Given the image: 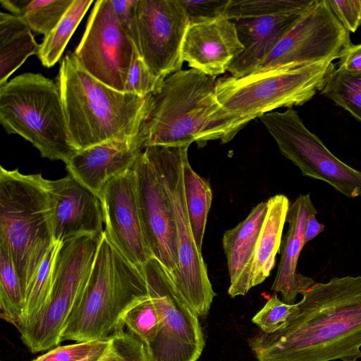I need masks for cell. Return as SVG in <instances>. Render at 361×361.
<instances>
[{
  "instance_id": "6da1fadb",
  "label": "cell",
  "mask_w": 361,
  "mask_h": 361,
  "mask_svg": "<svg viewBox=\"0 0 361 361\" xmlns=\"http://www.w3.org/2000/svg\"><path fill=\"white\" fill-rule=\"evenodd\" d=\"M281 331L249 339L258 361H357L361 357V276L334 277L300 293Z\"/></svg>"
},
{
  "instance_id": "7a4b0ae2",
  "label": "cell",
  "mask_w": 361,
  "mask_h": 361,
  "mask_svg": "<svg viewBox=\"0 0 361 361\" xmlns=\"http://www.w3.org/2000/svg\"><path fill=\"white\" fill-rule=\"evenodd\" d=\"M216 82L192 68L167 76L151 95L142 127L145 147L230 142L231 122L217 100Z\"/></svg>"
},
{
  "instance_id": "3957f363",
  "label": "cell",
  "mask_w": 361,
  "mask_h": 361,
  "mask_svg": "<svg viewBox=\"0 0 361 361\" xmlns=\"http://www.w3.org/2000/svg\"><path fill=\"white\" fill-rule=\"evenodd\" d=\"M56 84L77 151L140 133L152 94L142 97L104 84L86 72L72 53L62 59Z\"/></svg>"
},
{
  "instance_id": "277c9868",
  "label": "cell",
  "mask_w": 361,
  "mask_h": 361,
  "mask_svg": "<svg viewBox=\"0 0 361 361\" xmlns=\"http://www.w3.org/2000/svg\"><path fill=\"white\" fill-rule=\"evenodd\" d=\"M149 297L142 271L104 232L88 280L66 322L61 342L110 339L124 331L122 317L126 312Z\"/></svg>"
},
{
  "instance_id": "5b68a950",
  "label": "cell",
  "mask_w": 361,
  "mask_h": 361,
  "mask_svg": "<svg viewBox=\"0 0 361 361\" xmlns=\"http://www.w3.org/2000/svg\"><path fill=\"white\" fill-rule=\"evenodd\" d=\"M54 243L49 180L1 166L0 245L11 254L25 298Z\"/></svg>"
},
{
  "instance_id": "8992f818",
  "label": "cell",
  "mask_w": 361,
  "mask_h": 361,
  "mask_svg": "<svg viewBox=\"0 0 361 361\" xmlns=\"http://www.w3.org/2000/svg\"><path fill=\"white\" fill-rule=\"evenodd\" d=\"M332 60L277 66L216 82V98L231 122L232 139L250 121L280 107L302 105L321 92L335 68Z\"/></svg>"
},
{
  "instance_id": "52a82bcc",
  "label": "cell",
  "mask_w": 361,
  "mask_h": 361,
  "mask_svg": "<svg viewBox=\"0 0 361 361\" xmlns=\"http://www.w3.org/2000/svg\"><path fill=\"white\" fill-rule=\"evenodd\" d=\"M0 123L44 158L66 165L78 152L73 146L59 87L40 73L19 75L0 86Z\"/></svg>"
},
{
  "instance_id": "ba28073f",
  "label": "cell",
  "mask_w": 361,
  "mask_h": 361,
  "mask_svg": "<svg viewBox=\"0 0 361 361\" xmlns=\"http://www.w3.org/2000/svg\"><path fill=\"white\" fill-rule=\"evenodd\" d=\"M102 235L79 236L61 244L49 298L19 331L31 353L49 350L61 343L62 332L88 280Z\"/></svg>"
},
{
  "instance_id": "9c48e42d",
  "label": "cell",
  "mask_w": 361,
  "mask_h": 361,
  "mask_svg": "<svg viewBox=\"0 0 361 361\" xmlns=\"http://www.w3.org/2000/svg\"><path fill=\"white\" fill-rule=\"evenodd\" d=\"M172 207L178 243L179 268L172 283L176 292L199 317L207 315L216 293L209 281L202 251L195 242L183 185V165L188 145L149 146Z\"/></svg>"
},
{
  "instance_id": "30bf717a",
  "label": "cell",
  "mask_w": 361,
  "mask_h": 361,
  "mask_svg": "<svg viewBox=\"0 0 361 361\" xmlns=\"http://www.w3.org/2000/svg\"><path fill=\"white\" fill-rule=\"evenodd\" d=\"M142 273L158 317L156 336L147 347L150 361H197L205 345L198 317L155 257L144 264Z\"/></svg>"
},
{
  "instance_id": "8fae6325",
  "label": "cell",
  "mask_w": 361,
  "mask_h": 361,
  "mask_svg": "<svg viewBox=\"0 0 361 361\" xmlns=\"http://www.w3.org/2000/svg\"><path fill=\"white\" fill-rule=\"evenodd\" d=\"M281 153L302 174L324 181L348 198L361 196V171L337 158L304 124L298 112L288 108L259 118Z\"/></svg>"
},
{
  "instance_id": "7c38bea8",
  "label": "cell",
  "mask_w": 361,
  "mask_h": 361,
  "mask_svg": "<svg viewBox=\"0 0 361 361\" xmlns=\"http://www.w3.org/2000/svg\"><path fill=\"white\" fill-rule=\"evenodd\" d=\"M137 53L123 30L111 0L96 1L73 54L80 66L104 84L124 92Z\"/></svg>"
},
{
  "instance_id": "4fadbf2b",
  "label": "cell",
  "mask_w": 361,
  "mask_h": 361,
  "mask_svg": "<svg viewBox=\"0 0 361 361\" xmlns=\"http://www.w3.org/2000/svg\"><path fill=\"white\" fill-rule=\"evenodd\" d=\"M350 39L327 0H313L257 71L334 61L351 44Z\"/></svg>"
},
{
  "instance_id": "5bb4252c",
  "label": "cell",
  "mask_w": 361,
  "mask_h": 361,
  "mask_svg": "<svg viewBox=\"0 0 361 361\" xmlns=\"http://www.w3.org/2000/svg\"><path fill=\"white\" fill-rule=\"evenodd\" d=\"M137 51L160 83L181 69V49L189 25L179 0H137Z\"/></svg>"
},
{
  "instance_id": "9a60e30c",
  "label": "cell",
  "mask_w": 361,
  "mask_h": 361,
  "mask_svg": "<svg viewBox=\"0 0 361 361\" xmlns=\"http://www.w3.org/2000/svg\"><path fill=\"white\" fill-rule=\"evenodd\" d=\"M133 170L136 176L139 208L149 248L173 283L179 268L174 215L159 171L147 147L137 159Z\"/></svg>"
},
{
  "instance_id": "2e32d148",
  "label": "cell",
  "mask_w": 361,
  "mask_h": 361,
  "mask_svg": "<svg viewBox=\"0 0 361 361\" xmlns=\"http://www.w3.org/2000/svg\"><path fill=\"white\" fill-rule=\"evenodd\" d=\"M99 199L105 235L132 264L142 271L144 264L153 256L142 222L133 168L109 180Z\"/></svg>"
},
{
  "instance_id": "e0dca14e",
  "label": "cell",
  "mask_w": 361,
  "mask_h": 361,
  "mask_svg": "<svg viewBox=\"0 0 361 361\" xmlns=\"http://www.w3.org/2000/svg\"><path fill=\"white\" fill-rule=\"evenodd\" d=\"M49 184L54 242L103 234V209L98 196L69 173L49 180Z\"/></svg>"
},
{
  "instance_id": "ac0fdd59",
  "label": "cell",
  "mask_w": 361,
  "mask_h": 361,
  "mask_svg": "<svg viewBox=\"0 0 361 361\" xmlns=\"http://www.w3.org/2000/svg\"><path fill=\"white\" fill-rule=\"evenodd\" d=\"M243 50L235 22L223 16L189 23L181 56L191 68L216 78L228 71Z\"/></svg>"
},
{
  "instance_id": "d6986e66",
  "label": "cell",
  "mask_w": 361,
  "mask_h": 361,
  "mask_svg": "<svg viewBox=\"0 0 361 361\" xmlns=\"http://www.w3.org/2000/svg\"><path fill=\"white\" fill-rule=\"evenodd\" d=\"M144 144L141 128L131 138L109 141L78 151L66 167L69 173L99 198L109 180L133 168L145 148Z\"/></svg>"
},
{
  "instance_id": "ffe728a7",
  "label": "cell",
  "mask_w": 361,
  "mask_h": 361,
  "mask_svg": "<svg viewBox=\"0 0 361 361\" xmlns=\"http://www.w3.org/2000/svg\"><path fill=\"white\" fill-rule=\"evenodd\" d=\"M308 6L262 18L233 20L243 50L228 66L227 71L231 75L240 77L256 71Z\"/></svg>"
},
{
  "instance_id": "44dd1931",
  "label": "cell",
  "mask_w": 361,
  "mask_h": 361,
  "mask_svg": "<svg viewBox=\"0 0 361 361\" xmlns=\"http://www.w3.org/2000/svg\"><path fill=\"white\" fill-rule=\"evenodd\" d=\"M317 213L310 195H301L289 206L286 222L288 232L281 242V252L276 275L271 286L280 293L283 301L294 304L298 295L312 286L315 282L297 271V264L305 244V232L310 214Z\"/></svg>"
},
{
  "instance_id": "7402d4cb",
  "label": "cell",
  "mask_w": 361,
  "mask_h": 361,
  "mask_svg": "<svg viewBox=\"0 0 361 361\" xmlns=\"http://www.w3.org/2000/svg\"><path fill=\"white\" fill-rule=\"evenodd\" d=\"M267 208V201L259 203L243 221L224 233L223 248L230 276L228 293L231 298L245 295L252 288L255 247Z\"/></svg>"
},
{
  "instance_id": "603a6c76",
  "label": "cell",
  "mask_w": 361,
  "mask_h": 361,
  "mask_svg": "<svg viewBox=\"0 0 361 361\" xmlns=\"http://www.w3.org/2000/svg\"><path fill=\"white\" fill-rule=\"evenodd\" d=\"M267 201V212L255 247L252 269V287L265 281L275 265L276 256L281 245V238L290 204L281 194Z\"/></svg>"
},
{
  "instance_id": "cb8c5ba5",
  "label": "cell",
  "mask_w": 361,
  "mask_h": 361,
  "mask_svg": "<svg viewBox=\"0 0 361 361\" xmlns=\"http://www.w3.org/2000/svg\"><path fill=\"white\" fill-rule=\"evenodd\" d=\"M39 44L20 17L0 13V86L30 56L38 54Z\"/></svg>"
},
{
  "instance_id": "d4e9b609",
  "label": "cell",
  "mask_w": 361,
  "mask_h": 361,
  "mask_svg": "<svg viewBox=\"0 0 361 361\" xmlns=\"http://www.w3.org/2000/svg\"><path fill=\"white\" fill-rule=\"evenodd\" d=\"M74 0H0L4 8L20 17L31 30L47 35Z\"/></svg>"
},
{
  "instance_id": "484cf974",
  "label": "cell",
  "mask_w": 361,
  "mask_h": 361,
  "mask_svg": "<svg viewBox=\"0 0 361 361\" xmlns=\"http://www.w3.org/2000/svg\"><path fill=\"white\" fill-rule=\"evenodd\" d=\"M183 173L190 227L197 247L202 251L207 216L212 202V190L209 182L192 169L188 159L184 163Z\"/></svg>"
},
{
  "instance_id": "4316f807",
  "label": "cell",
  "mask_w": 361,
  "mask_h": 361,
  "mask_svg": "<svg viewBox=\"0 0 361 361\" xmlns=\"http://www.w3.org/2000/svg\"><path fill=\"white\" fill-rule=\"evenodd\" d=\"M25 293L11 254L0 245V317L18 331L23 324Z\"/></svg>"
},
{
  "instance_id": "83f0119b",
  "label": "cell",
  "mask_w": 361,
  "mask_h": 361,
  "mask_svg": "<svg viewBox=\"0 0 361 361\" xmlns=\"http://www.w3.org/2000/svg\"><path fill=\"white\" fill-rule=\"evenodd\" d=\"M92 2V0H74L56 26L44 36L37 54L43 66L49 68L58 62Z\"/></svg>"
},
{
  "instance_id": "f1b7e54d",
  "label": "cell",
  "mask_w": 361,
  "mask_h": 361,
  "mask_svg": "<svg viewBox=\"0 0 361 361\" xmlns=\"http://www.w3.org/2000/svg\"><path fill=\"white\" fill-rule=\"evenodd\" d=\"M321 92L361 122V71L335 68Z\"/></svg>"
},
{
  "instance_id": "f546056e",
  "label": "cell",
  "mask_w": 361,
  "mask_h": 361,
  "mask_svg": "<svg viewBox=\"0 0 361 361\" xmlns=\"http://www.w3.org/2000/svg\"><path fill=\"white\" fill-rule=\"evenodd\" d=\"M61 243L55 242L51 247L27 289L22 326L43 308L49 298L52 287L55 261Z\"/></svg>"
},
{
  "instance_id": "4dcf8cb0",
  "label": "cell",
  "mask_w": 361,
  "mask_h": 361,
  "mask_svg": "<svg viewBox=\"0 0 361 361\" xmlns=\"http://www.w3.org/2000/svg\"><path fill=\"white\" fill-rule=\"evenodd\" d=\"M313 0H231L224 16L231 20L257 18L307 8Z\"/></svg>"
},
{
  "instance_id": "1f68e13d",
  "label": "cell",
  "mask_w": 361,
  "mask_h": 361,
  "mask_svg": "<svg viewBox=\"0 0 361 361\" xmlns=\"http://www.w3.org/2000/svg\"><path fill=\"white\" fill-rule=\"evenodd\" d=\"M122 323L147 348L153 341L158 328L157 314L150 298L131 306L123 316Z\"/></svg>"
},
{
  "instance_id": "d6a6232c",
  "label": "cell",
  "mask_w": 361,
  "mask_h": 361,
  "mask_svg": "<svg viewBox=\"0 0 361 361\" xmlns=\"http://www.w3.org/2000/svg\"><path fill=\"white\" fill-rule=\"evenodd\" d=\"M298 311L297 303L287 304L273 294L264 306L253 317L252 322L264 334H272L284 329Z\"/></svg>"
},
{
  "instance_id": "836d02e7",
  "label": "cell",
  "mask_w": 361,
  "mask_h": 361,
  "mask_svg": "<svg viewBox=\"0 0 361 361\" xmlns=\"http://www.w3.org/2000/svg\"><path fill=\"white\" fill-rule=\"evenodd\" d=\"M98 361H150L145 345L128 331L109 339Z\"/></svg>"
},
{
  "instance_id": "e575fe53",
  "label": "cell",
  "mask_w": 361,
  "mask_h": 361,
  "mask_svg": "<svg viewBox=\"0 0 361 361\" xmlns=\"http://www.w3.org/2000/svg\"><path fill=\"white\" fill-rule=\"evenodd\" d=\"M160 85L137 53L128 75L124 92L147 97L154 94Z\"/></svg>"
},
{
  "instance_id": "d590c367",
  "label": "cell",
  "mask_w": 361,
  "mask_h": 361,
  "mask_svg": "<svg viewBox=\"0 0 361 361\" xmlns=\"http://www.w3.org/2000/svg\"><path fill=\"white\" fill-rule=\"evenodd\" d=\"M179 1L186 11L189 23H193L224 16L231 0Z\"/></svg>"
},
{
  "instance_id": "8d00e7d4",
  "label": "cell",
  "mask_w": 361,
  "mask_h": 361,
  "mask_svg": "<svg viewBox=\"0 0 361 361\" xmlns=\"http://www.w3.org/2000/svg\"><path fill=\"white\" fill-rule=\"evenodd\" d=\"M103 340L58 345L32 361H78L94 350Z\"/></svg>"
},
{
  "instance_id": "74e56055",
  "label": "cell",
  "mask_w": 361,
  "mask_h": 361,
  "mask_svg": "<svg viewBox=\"0 0 361 361\" xmlns=\"http://www.w3.org/2000/svg\"><path fill=\"white\" fill-rule=\"evenodd\" d=\"M334 14L349 32L361 25V0H327Z\"/></svg>"
},
{
  "instance_id": "f35d334b",
  "label": "cell",
  "mask_w": 361,
  "mask_h": 361,
  "mask_svg": "<svg viewBox=\"0 0 361 361\" xmlns=\"http://www.w3.org/2000/svg\"><path fill=\"white\" fill-rule=\"evenodd\" d=\"M112 6L123 30L137 48V24L136 15L137 0H111Z\"/></svg>"
},
{
  "instance_id": "ab89813d",
  "label": "cell",
  "mask_w": 361,
  "mask_h": 361,
  "mask_svg": "<svg viewBox=\"0 0 361 361\" xmlns=\"http://www.w3.org/2000/svg\"><path fill=\"white\" fill-rule=\"evenodd\" d=\"M338 68L347 71H361V44H350L339 58Z\"/></svg>"
},
{
  "instance_id": "60d3db41",
  "label": "cell",
  "mask_w": 361,
  "mask_h": 361,
  "mask_svg": "<svg viewBox=\"0 0 361 361\" xmlns=\"http://www.w3.org/2000/svg\"><path fill=\"white\" fill-rule=\"evenodd\" d=\"M316 214L317 213H312L307 218L305 232V244L312 240L324 229V226L317 220Z\"/></svg>"
},
{
  "instance_id": "b9f144b4",
  "label": "cell",
  "mask_w": 361,
  "mask_h": 361,
  "mask_svg": "<svg viewBox=\"0 0 361 361\" xmlns=\"http://www.w3.org/2000/svg\"><path fill=\"white\" fill-rule=\"evenodd\" d=\"M109 340H103L102 342L90 354L78 361H98L109 345Z\"/></svg>"
}]
</instances>
